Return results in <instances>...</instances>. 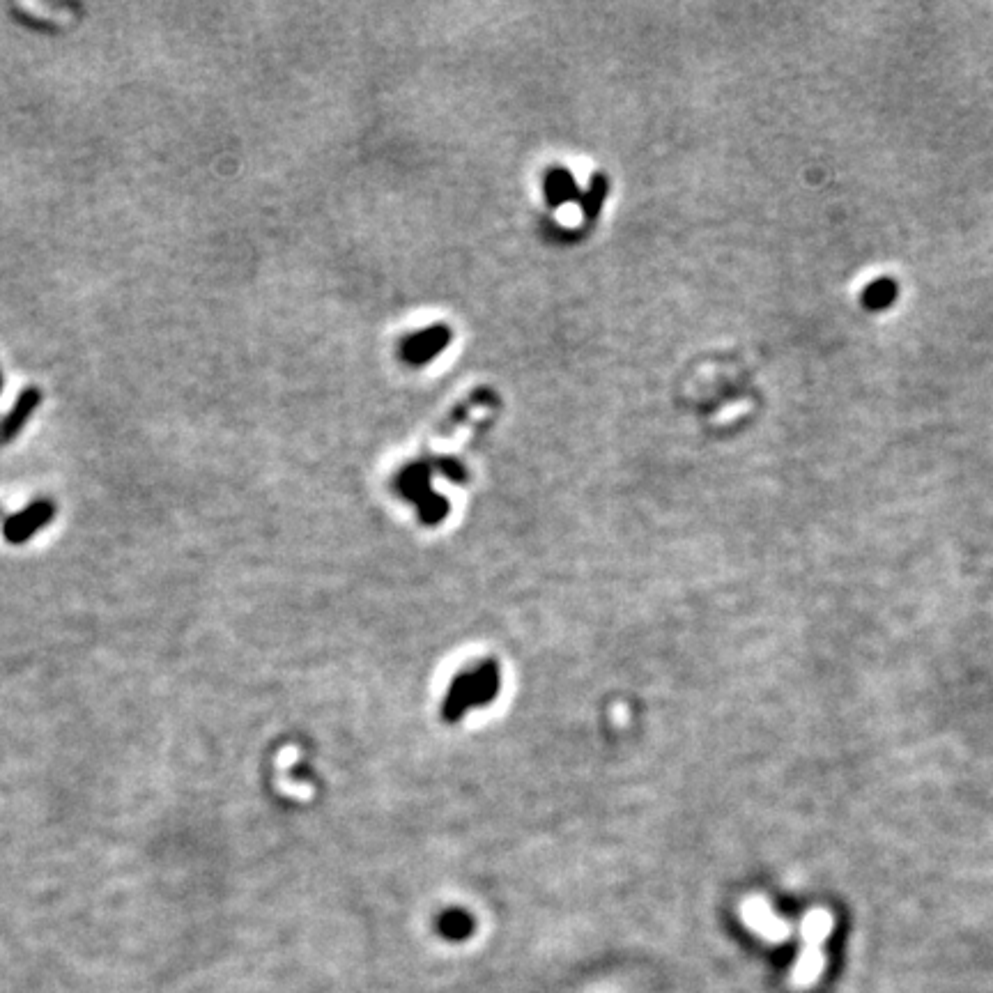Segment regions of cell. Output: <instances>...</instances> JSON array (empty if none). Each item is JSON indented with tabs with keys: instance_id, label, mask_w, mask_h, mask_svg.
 Here are the masks:
<instances>
[{
	"instance_id": "6da1fadb",
	"label": "cell",
	"mask_w": 993,
	"mask_h": 993,
	"mask_svg": "<svg viewBox=\"0 0 993 993\" xmlns=\"http://www.w3.org/2000/svg\"><path fill=\"white\" fill-rule=\"evenodd\" d=\"M835 915L823 906H814L800 918L798 936L800 952L789 971V987L794 991H810L819 984L826 971V952L823 945L833 934Z\"/></svg>"
},
{
	"instance_id": "7a4b0ae2",
	"label": "cell",
	"mask_w": 993,
	"mask_h": 993,
	"mask_svg": "<svg viewBox=\"0 0 993 993\" xmlns=\"http://www.w3.org/2000/svg\"><path fill=\"white\" fill-rule=\"evenodd\" d=\"M741 918L745 922V927H748L752 934H757L764 943L782 945L789 941L791 934H794V925H791L787 918H782L780 913H775V908L761 895H752L745 899L741 906Z\"/></svg>"
},
{
	"instance_id": "3957f363",
	"label": "cell",
	"mask_w": 993,
	"mask_h": 993,
	"mask_svg": "<svg viewBox=\"0 0 993 993\" xmlns=\"http://www.w3.org/2000/svg\"><path fill=\"white\" fill-rule=\"evenodd\" d=\"M58 506L53 499H37V502L28 504L23 511L7 515L3 522V538L10 545H23L28 543L35 534H40L44 527H49L53 518H56Z\"/></svg>"
},
{
	"instance_id": "277c9868",
	"label": "cell",
	"mask_w": 993,
	"mask_h": 993,
	"mask_svg": "<svg viewBox=\"0 0 993 993\" xmlns=\"http://www.w3.org/2000/svg\"><path fill=\"white\" fill-rule=\"evenodd\" d=\"M42 400H44L42 389L35 387V384H30V387L21 391L17 400H14L12 410L0 419V446H7L17 440V437L23 433V428H26V423L30 421V417L40 410Z\"/></svg>"
},
{
	"instance_id": "5b68a950",
	"label": "cell",
	"mask_w": 993,
	"mask_h": 993,
	"mask_svg": "<svg viewBox=\"0 0 993 993\" xmlns=\"http://www.w3.org/2000/svg\"><path fill=\"white\" fill-rule=\"evenodd\" d=\"M3 387H5V377L3 371H0V396H3Z\"/></svg>"
},
{
	"instance_id": "8992f818",
	"label": "cell",
	"mask_w": 993,
	"mask_h": 993,
	"mask_svg": "<svg viewBox=\"0 0 993 993\" xmlns=\"http://www.w3.org/2000/svg\"><path fill=\"white\" fill-rule=\"evenodd\" d=\"M0 515H3V511H0Z\"/></svg>"
}]
</instances>
